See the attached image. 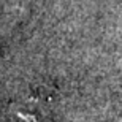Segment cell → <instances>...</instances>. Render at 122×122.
Masks as SVG:
<instances>
[{
    "instance_id": "obj_1",
    "label": "cell",
    "mask_w": 122,
    "mask_h": 122,
    "mask_svg": "<svg viewBox=\"0 0 122 122\" xmlns=\"http://www.w3.org/2000/svg\"><path fill=\"white\" fill-rule=\"evenodd\" d=\"M45 117H46L45 113L35 103H27V105L21 103L11 111L8 122H46Z\"/></svg>"
}]
</instances>
